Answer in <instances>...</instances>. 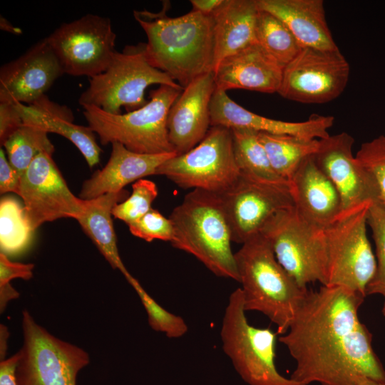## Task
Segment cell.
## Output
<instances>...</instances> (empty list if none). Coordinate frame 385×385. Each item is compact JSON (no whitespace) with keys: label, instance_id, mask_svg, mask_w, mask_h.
<instances>
[{"label":"cell","instance_id":"d6a6232c","mask_svg":"<svg viewBox=\"0 0 385 385\" xmlns=\"http://www.w3.org/2000/svg\"><path fill=\"white\" fill-rule=\"evenodd\" d=\"M128 282L139 296L147 312L149 324L153 330L165 333L169 338H180L186 334L188 325L181 317L169 312L160 306L135 278L133 277Z\"/></svg>","mask_w":385,"mask_h":385},{"label":"cell","instance_id":"7c38bea8","mask_svg":"<svg viewBox=\"0 0 385 385\" xmlns=\"http://www.w3.org/2000/svg\"><path fill=\"white\" fill-rule=\"evenodd\" d=\"M45 38L64 73L73 76L91 78L103 73L116 51L111 20L97 14L62 24Z\"/></svg>","mask_w":385,"mask_h":385},{"label":"cell","instance_id":"ffe728a7","mask_svg":"<svg viewBox=\"0 0 385 385\" xmlns=\"http://www.w3.org/2000/svg\"><path fill=\"white\" fill-rule=\"evenodd\" d=\"M283 66L257 43L223 59L213 71L216 88L277 93Z\"/></svg>","mask_w":385,"mask_h":385},{"label":"cell","instance_id":"30bf717a","mask_svg":"<svg viewBox=\"0 0 385 385\" xmlns=\"http://www.w3.org/2000/svg\"><path fill=\"white\" fill-rule=\"evenodd\" d=\"M372 202L342 213L324 228L328 257L327 285L343 286L365 297L366 287L376 271V257L366 233V214Z\"/></svg>","mask_w":385,"mask_h":385},{"label":"cell","instance_id":"9c48e42d","mask_svg":"<svg viewBox=\"0 0 385 385\" xmlns=\"http://www.w3.org/2000/svg\"><path fill=\"white\" fill-rule=\"evenodd\" d=\"M231 129L211 126L205 138L187 153L168 159L157 170L184 189L202 190L218 195L237 179Z\"/></svg>","mask_w":385,"mask_h":385},{"label":"cell","instance_id":"d6986e66","mask_svg":"<svg viewBox=\"0 0 385 385\" xmlns=\"http://www.w3.org/2000/svg\"><path fill=\"white\" fill-rule=\"evenodd\" d=\"M211 126L244 128L258 133L294 135L306 139H323L334 121L332 115L313 114L302 122H287L256 114L232 100L227 92L217 89L210 103Z\"/></svg>","mask_w":385,"mask_h":385},{"label":"cell","instance_id":"44dd1931","mask_svg":"<svg viewBox=\"0 0 385 385\" xmlns=\"http://www.w3.org/2000/svg\"><path fill=\"white\" fill-rule=\"evenodd\" d=\"M289 184L295 209L309 223L324 229L342 214L338 190L316 164L314 155L301 163Z\"/></svg>","mask_w":385,"mask_h":385},{"label":"cell","instance_id":"9a60e30c","mask_svg":"<svg viewBox=\"0 0 385 385\" xmlns=\"http://www.w3.org/2000/svg\"><path fill=\"white\" fill-rule=\"evenodd\" d=\"M51 154L41 153L21 177L19 196L24 202L26 220L35 231L46 222L77 219L85 210L86 200L68 188Z\"/></svg>","mask_w":385,"mask_h":385},{"label":"cell","instance_id":"5bb4252c","mask_svg":"<svg viewBox=\"0 0 385 385\" xmlns=\"http://www.w3.org/2000/svg\"><path fill=\"white\" fill-rule=\"evenodd\" d=\"M220 196L232 242L242 245L260 234L276 213L295 207L289 183L263 181L241 173Z\"/></svg>","mask_w":385,"mask_h":385},{"label":"cell","instance_id":"e0dca14e","mask_svg":"<svg viewBox=\"0 0 385 385\" xmlns=\"http://www.w3.org/2000/svg\"><path fill=\"white\" fill-rule=\"evenodd\" d=\"M64 71L46 38L0 68V102L31 104L46 95Z\"/></svg>","mask_w":385,"mask_h":385},{"label":"cell","instance_id":"7402d4cb","mask_svg":"<svg viewBox=\"0 0 385 385\" xmlns=\"http://www.w3.org/2000/svg\"><path fill=\"white\" fill-rule=\"evenodd\" d=\"M108 161L101 169L85 180L79 193L83 200L123 190L128 184L149 175H156L158 168L178 155L175 152L144 154L133 152L119 143L111 144Z\"/></svg>","mask_w":385,"mask_h":385},{"label":"cell","instance_id":"f1b7e54d","mask_svg":"<svg viewBox=\"0 0 385 385\" xmlns=\"http://www.w3.org/2000/svg\"><path fill=\"white\" fill-rule=\"evenodd\" d=\"M255 37L256 43L283 67L302 48L279 19L260 9L257 19Z\"/></svg>","mask_w":385,"mask_h":385},{"label":"cell","instance_id":"d4e9b609","mask_svg":"<svg viewBox=\"0 0 385 385\" xmlns=\"http://www.w3.org/2000/svg\"><path fill=\"white\" fill-rule=\"evenodd\" d=\"M259 11L257 0H223L212 14L213 71L227 56L256 43Z\"/></svg>","mask_w":385,"mask_h":385},{"label":"cell","instance_id":"4316f807","mask_svg":"<svg viewBox=\"0 0 385 385\" xmlns=\"http://www.w3.org/2000/svg\"><path fill=\"white\" fill-rule=\"evenodd\" d=\"M274 172L289 181L301 163L314 155L319 140L306 139L294 135L258 133Z\"/></svg>","mask_w":385,"mask_h":385},{"label":"cell","instance_id":"1f68e13d","mask_svg":"<svg viewBox=\"0 0 385 385\" xmlns=\"http://www.w3.org/2000/svg\"><path fill=\"white\" fill-rule=\"evenodd\" d=\"M376 246V271L366 289V294H381L385 297V204L373 202L366 214Z\"/></svg>","mask_w":385,"mask_h":385},{"label":"cell","instance_id":"8fae6325","mask_svg":"<svg viewBox=\"0 0 385 385\" xmlns=\"http://www.w3.org/2000/svg\"><path fill=\"white\" fill-rule=\"evenodd\" d=\"M24 344L16 371L18 385H76L89 363L82 349L51 335L23 312Z\"/></svg>","mask_w":385,"mask_h":385},{"label":"cell","instance_id":"836d02e7","mask_svg":"<svg viewBox=\"0 0 385 385\" xmlns=\"http://www.w3.org/2000/svg\"><path fill=\"white\" fill-rule=\"evenodd\" d=\"M158 195V190L154 182L140 179L133 184L131 195L113 208L112 215L128 225L152 208V203Z\"/></svg>","mask_w":385,"mask_h":385},{"label":"cell","instance_id":"f35d334b","mask_svg":"<svg viewBox=\"0 0 385 385\" xmlns=\"http://www.w3.org/2000/svg\"><path fill=\"white\" fill-rule=\"evenodd\" d=\"M21 177L0 149V192H14L19 195Z\"/></svg>","mask_w":385,"mask_h":385},{"label":"cell","instance_id":"3957f363","mask_svg":"<svg viewBox=\"0 0 385 385\" xmlns=\"http://www.w3.org/2000/svg\"><path fill=\"white\" fill-rule=\"evenodd\" d=\"M169 218L175 248L192 255L217 277L239 282L231 230L220 195L192 190Z\"/></svg>","mask_w":385,"mask_h":385},{"label":"cell","instance_id":"f6af8a7d","mask_svg":"<svg viewBox=\"0 0 385 385\" xmlns=\"http://www.w3.org/2000/svg\"><path fill=\"white\" fill-rule=\"evenodd\" d=\"M385 298V297H384ZM382 313L385 316V301H384V305H383V308H382Z\"/></svg>","mask_w":385,"mask_h":385},{"label":"cell","instance_id":"60d3db41","mask_svg":"<svg viewBox=\"0 0 385 385\" xmlns=\"http://www.w3.org/2000/svg\"><path fill=\"white\" fill-rule=\"evenodd\" d=\"M223 0H191L192 11L211 16L222 4Z\"/></svg>","mask_w":385,"mask_h":385},{"label":"cell","instance_id":"ab89813d","mask_svg":"<svg viewBox=\"0 0 385 385\" xmlns=\"http://www.w3.org/2000/svg\"><path fill=\"white\" fill-rule=\"evenodd\" d=\"M19 352L0 362V385H18L16 371L19 360Z\"/></svg>","mask_w":385,"mask_h":385},{"label":"cell","instance_id":"7a4b0ae2","mask_svg":"<svg viewBox=\"0 0 385 385\" xmlns=\"http://www.w3.org/2000/svg\"><path fill=\"white\" fill-rule=\"evenodd\" d=\"M170 1L158 13L133 11L145 33L143 51L150 63L183 88L197 77L213 71V19L192 11L178 17L167 15Z\"/></svg>","mask_w":385,"mask_h":385},{"label":"cell","instance_id":"f546056e","mask_svg":"<svg viewBox=\"0 0 385 385\" xmlns=\"http://www.w3.org/2000/svg\"><path fill=\"white\" fill-rule=\"evenodd\" d=\"M2 146L7 152L8 160L20 177L38 155L41 153L53 155L55 151L47 132L24 123L8 138Z\"/></svg>","mask_w":385,"mask_h":385},{"label":"cell","instance_id":"cb8c5ba5","mask_svg":"<svg viewBox=\"0 0 385 385\" xmlns=\"http://www.w3.org/2000/svg\"><path fill=\"white\" fill-rule=\"evenodd\" d=\"M260 10L279 19L302 48L339 50L328 26L322 0H257Z\"/></svg>","mask_w":385,"mask_h":385},{"label":"cell","instance_id":"8d00e7d4","mask_svg":"<svg viewBox=\"0 0 385 385\" xmlns=\"http://www.w3.org/2000/svg\"><path fill=\"white\" fill-rule=\"evenodd\" d=\"M34 264H24L11 261L7 255L0 253V309L2 312L7 303L19 297V293L10 285V281L15 278L25 280L33 277Z\"/></svg>","mask_w":385,"mask_h":385},{"label":"cell","instance_id":"ba28073f","mask_svg":"<svg viewBox=\"0 0 385 385\" xmlns=\"http://www.w3.org/2000/svg\"><path fill=\"white\" fill-rule=\"evenodd\" d=\"M260 234L299 287L307 289L314 282L327 285L328 257L324 229L307 222L295 207L276 213Z\"/></svg>","mask_w":385,"mask_h":385},{"label":"cell","instance_id":"484cf974","mask_svg":"<svg viewBox=\"0 0 385 385\" xmlns=\"http://www.w3.org/2000/svg\"><path fill=\"white\" fill-rule=\"evenodd\" d=\"M126 197L127 191L123 190L85 200V210L76 220L111 266L119 270L128 282L133 276L120 257L111 218L113 208Z\"/></svg>","mask_w":385,"mask_h":385},{"label":"cell","instance_id":"83f0119b","mask_svg":"<svg viewBox=\"0 0 385 385\" xmlns=\"http://www.w3.org/2000/svg\"><path fill=\"white\" fill-rule=\"evenodd\" d=\"M235 158L241 173L272 183H289L272 168L258 132L231 128Z\"/></svg>","mask_w":385,"mask_h":385},{"label":"cell","instance_id":"603a6c76","mask_svg":"<svg viewBox=\"0 0 385 385\" xmlns=\"http://www.w3.org/2000/svg\"><path fill=\"white\" fill-rule=\"evenodd\" d=\"M14 105L24 124L63 136L78 149L90 168L100 162L102 149L95 133L89 126L75 124L73 111L67 106L51 101L46 95L31 104Z\"/></svg>","mask_w":385,"mask_h":385},{"label":"cell","instance_id":"6da1fadb","mask_svg":"<svg viewBox=\"0 0 385 385\" xmlns=\"http://www.w3.org/2000/svg\"><path fill=\"white\" fill-rule=\"evenodd\" d=\"M364 298L343 286L308 289L287 332L279 337L296 363L292 380L304 385H357L366 377L385 383L371 334L358 315Z\"/></svg>","mask_w":385,"mask_h":385},{"label":"cell","instance_id":"8992f818","mask_svg":"<svg viewBox=\"0 0 385 385\" xmlns=\"http://www.w3.org/2000/svg\"><path fill=\"white\" fill-rule=\"evenodd\" d=\"M89 85L81 94L82 107L95 106L111 114H120L121 107L128 112L145 106V91L159 84L183 88L168 74L153 66L145 57L143 43L126 46L115 51L107 68L89 78Z\"/></svg>","mask_w":385,"mask_h":385},{"label":"cell","instance_id":"e575fe53","mask_svg":"<svg viewBox=\"0 0 385 385\" xmlns=\"http://www.w3.org/2000/svg\"><path fill=\"white\" fill-rule=\"evenodd\" d=\"M355 158L374 179L379 192V201L385 204V135L364 143Z\"/></svg>","mask_w":385,"mask_h":385},{"label":"cell","instance_id":"74e56055","mask_svg":"<svg viewBox=\"0 0 385 385\" xmlns=\"http://www.w3.org/2000/svg\"><path fill=\"white\" fill-rule=\"evenodd\" d=\"M21 117L14 103L0 102V144L23 125Z\"/></svg>","mask_w":385,"mask_h":385},{"label":"cell","instance_id":"4dcf8cb0","mask_svg":"<svg viewBox=\"0 0 385 385\" xmlns=\"http://www.w3.org/2000/svg\"><path fill=\"white\" fill-rule=\"evenodd\" d=\"M34 230L29 226L24 207L14 198L0 202V247L6 255L24 252L30 245Z\"/></svg>","mask_w":385,"mask_h":385},{"label":"cell","instance_id":"d590c367","mask_svg":"<svg viewBox=\"0 0 385 385\" xmlns=\"http://www.w3.org/2000/svg\"><path fill=\"white\" fill-rule=\"evenodd\" d=\"M127 225L133 235L146 242L160 240L171 242L174 238V228L170 218L165 217L153 208Z\"/></svg>","mask_w":385,"mask_h":385},{"label":"cell","instance_id":"5b68a950","mask_svg":"<svg viewBox=\"0 0 385 385\" xmlns=\"http://www.w3.org/2000/svg\"><path fill=\"white\" fill-rule=\"evenodd\" d=\"M183 90L160 85L150 91V100L145 106L123 114L108 113L95 106L83 107V113L103 145L119 143L138 153H173L168 138V115Z\"/></svg>","mask_w":385,"mask_h":385},{"label":"cell","instance_id":"b9f144b4","mask_svg":"<svg viewBox=\"0 0 385 385\" xmlns=\"http://www.w3.org/2000/svg\"><path fill=\"white\" fill-rule=\"evenodd\" d=\"M1 345H0V354H1V360L4 359V356L6 354V341L7 338L9 337V333L7 331V329L5 326L3 324H1Z\"/></svg>","mask_w":385,"mask_h":385},{"label":"cell","instance_id":"277c9868","mask_svg":"<svg viewBox=\"0 0 385 385\" xmlns=\"http://www.w3.org/2000/svg\"><path fill=\"white\" fill-rule=\"evenodd\" d=\"M244 309L265 314L285 334L308 289L299 287L277 260L260 233L235 253Z\"/></svg>","mask_w":385,"mask_h":385},{"label":"cell","instance_id":"4fadbf2b","mask_svg":"<svg viewBox=\"0 0 385 385\" xmlns=\"http://www.w3.org/2000/svg\"><path fill=\"white\" fill-rule=\"evenodd\" d=\"M349 74V63L339 50L302 48L284 66L277 93L295 102L325 103L343 93Z\"/></svg>","mask_w":385,"mask_h":385},{"label":"cell","instance_id":"7bdbcfd3","mask_svg":"<svg viewBox=\"0 0 385 385\" xmlns=\"http://www.w3.org/2000/svg\"><path fill=\"white\" fill-rule=\"evenodd\" d=\"M0 27L1 29L14 34H21V30L20 29L14 27L13 25L2 16H1L0 19Z\"/></svg>","mask_w":385,"mask_h":385},{"label":"cell","instance_id":"2e32d148","mask_svg":"<svg viewBox=\"0 0 385 385\" xmlns=\"http://www.w3.org/2000/svg\"><path fill=\"white\" fill-rule=\"evenodd\" d=\"M354 138L346 132L319 140L314 155L318 167L333 183L341 197L342 213L367 202L379 201L373 177L353 155Z\"/></svg>","mask_w":385,"mask_h":385},{"label":"cell","instance_id":"ac0fdd59","mask_svg":"<svg viewBox=\"0 0 385 385\" xmlns=\"http://www.w3.org/2000/svg\"><path fill=\"white\" fill-rule=\"evenodd\" d=\"M215 90L213 72L205 73L185 87L170 107L168 138L178 155L195 147L210 128V103Z\"/></svg>","mask_w":385,"mask_h":385},{"label":"cell","instance_id":"ee69618b","mask_svg":"<svg viewBox=\"0 0 385 385\" xmlns=\"http://www.w3.org/2000/svg\"><path fill=\"white\" fill-rule=\"evenodd\" d=\"M357 385H385V383L376 381L369 378L363 377L359 379Z\"/></svg>","mask_w":385,"mask_h":385},{"label":"cell","instance_id":"52a82bcc","mask_svg":"<svg viewBox=\"0 0 385 385\" xmlns=\"http://www.w3.org/2000/svg\"><path fill=\"white\" fill-rule=\"evenodd\" d=\"M240 287L230 295L220 338L222 349L248 385H304L282 376L275 366L277 332L249 324Z\"/></svg>","mask_w":385,"mask_h":385}]
</instances>
